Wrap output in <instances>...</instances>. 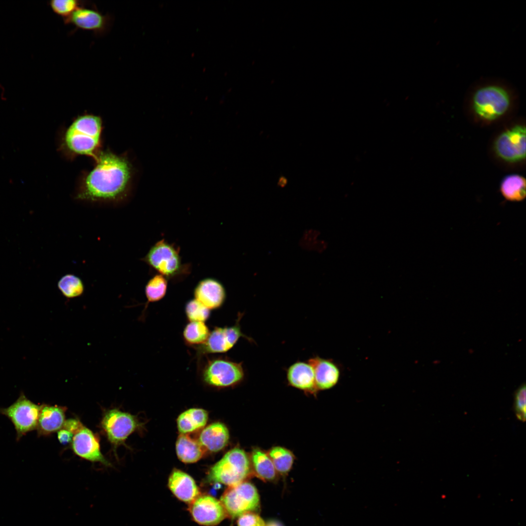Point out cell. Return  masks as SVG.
<instances>
[{"mask_svg":"<svg viewBox=\"0 0 526 526\" xmlns=\"http://www.w3.org/2000/svg\"><path fill=\"white\" fill-rule=\"evenodd\" d=\"M94 168L83 177L78 191V200L89 202H116L130 192L133 170L125 156L107 150H100L94 158Z\"/></svg>","mask_w":526,"mask_h":526,"instance_id":"cell-1","label":"cell"},{"mask_svg":"<svg viewBox=\"0 0 526 526\" xmlns=\"http://www.w3.org/2000/svg\"><path fill=\"white\" fill-rule=\"evenodd\" d=\"M467 100L471 111L480 118L492 121L511 110L518 97L517 88L499 77H483L468 88Z\"/></svg>","mask_w":526,"mask_h":526,"instance_id":"cell-2","label":"cell"},{"mask_svg":"<svg viewBox=\"0 0 526 526\" xmlns=\"http://www.w3.org/2000/svg\"><path fill=\"white\" fill-rule=\"evenodd\" d=\"M102 131V120L100 116L88 113L79 115L64 133V147L73 154L94 158L100 151Z\"/></svg>","mask_w":526,"mask_h":526,"instance_id":"cell-3","label":"cell"},{"mask_svg":"<svg viewBox=\"0 0 526 526\" xmlns=\"http://www.w3.org/2000/svg\"><path fill=\"white\" fill-rule=\"evenodd\" d=\"M180 248L165 239L155 243L142 259L157 274L168 280H183L191 272V264L183 263Z\"/></svg>","mask_w":526,"mask_h":526,"instance_id":"cell-4","label":"cell"},{"mask_svg":"<svg viewBox=\"0 0 526 526\" xmlns=\"http://www.w3.org/2000/svg\"><path fill=\"white\" fill-rule=\"evenodd\" d=\"M251 471L249 457L244 450L235 447L210 468L207 479L211 483L231 487L245 481Z\"/></svg>","mask_w":526,"mask_h":526,"instance_id":"cell-5","label":"cell"},{"mask_svg":"<svg viewBox=\"0 0 526 526\" xmlns=\"http://www.w3.org/2000/svg\"><path fill=\"white\" fill-rule=\"evenodd\" d=\"M200 365L202 380L212 387L223 388L234 386L244 377L243 362H237L226 356L207 357Z\"/></svg>","mask_w":526,"mask_h":526,"instance_id":"cell-6","label":"cell"},{"mask_svg":"<svg viewBox=\"0 0 526 526\" xmlns=\"http://www.w3.org/2000/svg\"><path fill=\"white\" fill-rule=\"evenodd\" d=\"M137 417L129 413L113 408L105 410L100 422V428L113 447L116 456V450L125 445L128 437L141 427Z\"/></svg>","mask_w":526,"mask_h":526,"instance_id":"cell-7","label":"cell"},{"mask_svg":"<svg viewBox=\"0 0 526 526\" xmlns=\"http://www.w3.org/2000/svg\"><path fill=\"white\" fill-rule=\"evenodd\" d=\"M221 502L227 515L235 518L256 511L260 506V497L254 485L244 481L229 487L222 496Z\"/></svg>","mask_w":526,"mask_h":526,"instance_id":"cell-8","label":"cell"},{"mask_svg":"<svg viewBox=\"0 0 526 526\" xmlns=\"http://www.w3.org/2000/svg\"><path fill=\"white\" fill-rule=\"evenodd\" d=\"M243 314L238 313L235 323L232 326L214 327L204 344L192 347L196 351V356L199 360L209 354L228 352L235 346L241 338H244L250 342L253 341L252 338L242 332L240 321Z\"/></svg>","mask_w":526,"mask_h":526,"instance_id":"cell-9","label":"cell"},{"mask_svg":"<svg viewBox=\"0 0 526 526\" xmlns=\"http://www.w3.org/2000/svg\"><path fill=\"white\" fill-rule=\"evenodd\" d=\"M41 405L37 404L21 392L18 398L7 408H0V414L13 423L17 441L28 432L36 430Z\"/></svg>","mask_w":526,"mask_h":526,"instance_id":"cell-10","label":"cell"},{"mask_svg":"<svg viewBox=\"0 0 526 526\" xmlns=\"http://www.w3.org/2000/svg\"><path fill=\"white\" fill-rule=\"evenodd\" d=\"M496 153L503 160L511 163L526 157V128L517 125L501 133L494 143Z\"/></svg>","mask_w":526,"mask_h":526,"instance_id":"cell-11","label":"cell"},{"mask_svg":"<svg viewBox=\"0 0 526 526\" xmlns=\"http://www.w3.org/2000/svg\"><path fill=\"white\" fill-rule=\"evenodd\" d=\"M71 443L74 452L81 458L112 467L101 451L98 436L85 426L74 435Z\"/></svg>","mask_w":526,"mask_h":526,"instance_id":"cell-12","label":"cell"},{"mask_svg":"<svg viewBox=\"0 0 526 526\" xmlns=\"http://www.w3.org/2000/svg\"><path fill=\"white\" fill-rule=\"evenodd\" d=\"M190 504L191 514L194 521L201 525H216L227 515L221 501L210 495H199Z\"/></svg>","mask_w":526,"mask_h":526,"instance_id":"cell-13","label":"cell"},{"mask_svg":"<svg viewBox=\"0 0 526 526\" xmlns=\"http://www.w3.org/2000/svg\"><path fill=\"white\" fill-rule=\"evenodd\" d=\"M111 20L109 15H103L95 8L82 5L64 22L71 24L77 29L92 31L99 35L108 31Z\"/></svg>","mask_w":526,"mask_h":526,"instance_id":"cell-14","label":"cell"},{"mask_svg":"<svg viewBox=\"0 0 526 526\" xmlns=\"http://www.w3.org/2000/svg\"><path fill=\"white\" fill-rule=\"evenodd\" d=\"M194 299L208 309L215 310L224 304L226 293L223 284L214 278H206L200 281L195 286Z\"/></svg>","mask_w":526,"mask_h":526,"instance_id":"cell-15","label":"cell"},{"mask_svg":"<svg viewBox=\"0 0 526 526\" xmlns=\"http://www.w3.org/2000/svg\"><path fill=\"white\" fill-rule=\"evenodd\" d=\"M66 410L63 406L42 404L36 429L38 436H48L61 429Z\"/></svg>","mask_w":526,"mask_h":526,"instance_id":"cell-16","label":"cell"},{"mask_svg":"<svg viewBox=\"0 0 526 526\" xmlns=\"http://www.w3.org/2000/svg\"><path fill=\"white\" fill-rule=\"evenodd\" d=\"M307 361L314 371L317 390H328L337 383L340 372L338 367L331 360L316 356L310 358Z\"/></svg>","mask_w":526,"mask_h":526,"instance_id":"cell-17","label":"cell"},{"mask_svg":"<svg viewBox=\"0 0 526 526\" xmlns=\"http://www.w3.org/2000/svg\"><path fill=\"white\" fill-rule=\"evenodd\" d=\"M168 486L173 494L179 500L191 503L200 495V491L194 479L187 473L174 469L169 478Z\"/></svg>","mask_w":526,"mask_h":526,"instance_id":"cell-18","label":"cell"},{"mask_svg":"<svg viewBox=\"0 0 526 526\" xmlns=\"http://www.w3.org/2000/svg\"><path fill=\"white\" fill-rule=\"evenodd\" d=\"M288 384L297 389L306 392L314 393L316 391L314 371L307 362L297 361L286 370Z\"/></svg>","mask_w":526,"mask_h":526,"instance_id":"cell-19","label":"cell"},{"mask_svg":"<svg viewBox=\"0 0 526 526\" xmlns=\"http://www.w3.org/2000/svg\"><path fill=\"white\" fill-rule=\"evenodd\" d=\"M229 438L226 426L222 423L215 422L204 428L198 440L206 451L217 452L226 446Z\"/></svg>","mask_w":526,"mask_h":526,"instance_id":"cell-20","label":"cell"},{"mask_svg":"<svg viewBox=\"0 0 526 526\" xmlns=\"http://www.w3.org/2000/svg\"><path fill=\"white\" fill-rule=\"evenodd\" d=\"M176 451L180 461L185 463H193L202 458L206 451L198 439L188 434H180L176 442Z\"/></svg>","mask_w":526,"mask_h":526,"instance_id":"cell-21","label":"cell"},{"mask_svg":"<svg viewBox=\"0 0 526 526\" xmlns=\"http://www.w3.org/2000/svg\"><path fill=\"white\" fill-rule=\"evenodd\" d=\"M208 420L207 412L202 409L191 408L182 413L177 419L181 434H188L204 427Z\"/></svg>","mask_w":526,"mask_h":526,"instance_id":"cell-22","label":"cell"},{"mask_svg":"<svg viewBox=\"0 0 526 526\" xmlns=\"http://www.w3.org/2000/svg\"><path fill=\"white\" fill-rule=\"evenodd\" d=\"M250 459L252 470L258 477L265 481L276 478L277 471L268 453L260 449H254Z\"/></svg>","mask_w":526,"mask_h":526,"instance_id":"cell-23","label":"cell"},{"mask_svg":"<svg viewBox=\"0 0 526 526\" xmlns=\"http://www.w3.org/2000/svg\"><path fill=\"white\" fill-rule=\"evenodd\" d=\"M500 191L507 200L520 202L526 198V180L522 176L512 174L506 176L500 185Z\"/></svg>","mask_w":526,"mask_h":526,"instance_id":"cell-24","label":"cell"},{"mask_svg":"<svg viewBox=\"0 0 526 526\" xmlns=\"http://www.w3.org/2000/svg\"><path fill=\"white\" fill-rule=\"evenodd\" d=\"M168 280L160 274H156L147 282L145 288L147 301L145 307L139 318L140 320L145 319L146 310L150 302H154L162 300L166 295L168 288Z\"/></svg>","mask_w":526,"mask_h":526,"instance_id":"cell-25","label":"cell"},{"mask_svg":"<svg viewBox=\"0 0 526 526\" xmlns=\"http://www.w3.org/2000/svg\"><path fill=\"white\" fill-rule=\"evenodd\" d=\"M210 332L205 322L189 321L183 329V340L188 346L194 347L199 346L207 341Z\"/></svg>","mask_w":526,"mask_h":526,"instance_id":"cell-26","label":"cell"},{"mask_svg":"<svg viewBox=\"0 0 526 526\" xmlns=\"http://www.w3.org/2000/svg\"><path fill=\"white\" fill-rule=\"evenodd\" d=\"M277 472L286 474L291 469L294 460L293 453L280 446L273 447L268 453Z\"/></svg>","mask_w":526,"mask_h":526,"instance_id":"cell-27","label":"cell"},{"mask_svg":"<svg viewBox=\"0 0 526 526\" xmlns=\"http://www.w3.org/2000/svg\"><path fill=\"white\" fill-rule=\"evenodd\" d=\"M57 287L63 296L67 299L79 297L84 291V285L81 279L72 274L63 276L57 282Z\"/></svg>","mask_w":526,"mask_h":526,"instance_id":"cell-28","label":"cell"},{"mask_svg":"<svg viewBox=\"0 0 526 526\" xmlns=\"http://www.w3.org/2000/svg\"><path fill=\"white\" fill-rule=\"evenodd\" d=\"M186 317L189 321H206L210 317V311L195 299L187 301L185 307Z\"/></svg>","mask_w":526,"mask_h":526,"instance_id":"cell-29","label":"cell"},{"mask_svg":"<svg viewBox=\"0 0 526 526\" xmlns=\"http://www.w3.org/2000/svg\"><path fill=\"white\" fill-rule=\"evenodd\" d=\"M81 3L77 0H53L49 4L53 12L62 17L64 21L82 6Z\"/></svg>","mask_w":526,"mask_h":526,"instance_id":"cell-30","label":"cell"},{"mask_svg":"<svg viewBox=\"0 0 526 526\" xmlns=\"http://www.w3.org/2000/svg\"><path fill=\"white\" fill-rule=\"evenodd\" d=\"M513 407L517 419L525 422L526 419V387L525 383L520 386L515 392Z\"/></svg>","mask_w":526,"mask_h":526,"instance_id":"cell-31","label":"cell"},{"mask_svg":"<svg viewBox=\"0 0 526 526\" xmlns=\"http://www.w3.org/2000/svg\"><path fill=\"white\" fill-rule=\"evenodd\" d=\"M238 526H265L263 519L254 512H247L238 517Z\"/></svg>","mask_w":526,"mask_h":526,"instance_id":"cell-32","label":"cell"},{"mask_svg":"<svg viewBox=\"0 0 526 526\" xmlns=\"http://www.w3.org/2000/svg\"><path fill=\"white\" fill-rule=\"evenodd\" d=\"M84 426L77 418H70L65 420L62 428L68 430L74 435L82 429Z\"/></svg>","mask_w":526,"mask_h":526,"instance_id":"cell-33","label":"cell"},{"mask_svg":"<svg viewBox=\"0 0 526 526\" xmlns=\"http://www.w3.org/2000/svg\"><path fill=\"white\" fill-rule=\"evenodd\" d=\"M57 436L59 442L63 445L71 443L74 434L68 430L62 428L57 432Z\"/></svg>","mask_w":526,"mask_h":526,"instance_id":"cell-34","label":"cell"},{"mask_svg":"<svg viewBox=\"0 0 526 526\" xmlns=\"http://www.w3.org/2000/svg\"><path fill=\"white\" fill-rule=\"evenodd\" d=\"M265 526H283L280 522L277 521H271L265 524Z\"/></svg>","mask_w":526,"mask_h":526,"instance_id":"cell-35","label":"cell"}]
</instances>
